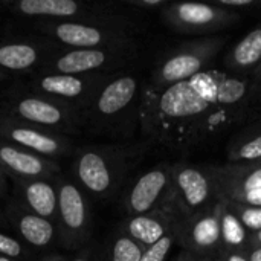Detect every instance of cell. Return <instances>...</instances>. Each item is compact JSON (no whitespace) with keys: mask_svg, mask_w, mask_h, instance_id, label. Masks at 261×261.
I'll list each match as a JSON object with an SVG mask.
<instances>
[{"mask_svg":"<svg viewBox=\"0 0 261 261\" xmlns=\"http://www.w3.org/2000/svg\"><path fill=\"white\" fill-rule=\"evenodd\" d=\"M261 106L251 76L206 69L168 87H142L139 136L150 148L188 151L249 121Z\"/></svg>","mask_w":261,"mask_h":261,"instance_id":"cell-1","label":"cell"},{"mask_svg":"<svg viewBox=\"0 0 261 261\" xmlns=\"http://www.w3.org/2000/svg\"><path fill=\"white\" fill-rule=\"evenodd\" d=\"M142 87L138 73H112L83 113V127L101 136L132 139L139 133Z\"/></svg>","mask_w":261,"mask_h":261,"instance_id":"cell-2","label":"cell"},{"mask_svg":"<svg viewBox=\"0 0 261 261\" xmlns=\"http://www.w3.org/2000/svg\"><path fill=\"white\" fill-rule=\"evenodd\" d=\"M150 147L138 144L83 145L73 154V180L87 196L112 200L124 185L128 171L141 162Z\"/></svg>","mask_w":261,"mask_h":261,"instance_id":"cell-3","label":"cell"},{"mask_svg":"<svg viewBox=\"0 0 261 261\" xmlns=\"http://www.w3.org/2000/svg\"><path fill=\"white\" fill-rule=\"evenodd\" d=\"M0 12H9L17 17L34 18L35 21H86L119 26L139 32L141 26L130 17L109 11L99 5L81 3L76 0H0Z\"/></svg>","mask_w":261,"mask_h":261,"instance_id":"cell-4","label":"cell"},{"mask_svg":"<svg viewBox=\"0 0 261 261\" xmlns=\"http://www.w3.org/2000/svg\"><path fill=\"white\" fill-rule=\"evenodd\" d=\"M32 28L64 49H139L136 32L86 21H34Z\"/></svg>","mask_w":261,"mask_h":261,"instance_id":"cell-5","label":"cell"},{"mask_svg":"<svg viewBox=\"0 0 261 261\" xmlns=\"http://www.w3.org/2000/svg\"><path fill=\"white\" fill-rule=\"evenodd\" d=\"M0 115L61 135L76 133L83 127V115L69 106L23 89L6 93Z\"/></svg>","mask_w":261,"mask_h":261,"instance_id":"cell-6","label":"cell"},{"mask_svg":"<svg viewBox=\"0 0 261 261\" xmlns=\"http://www.w3.org/2000/svg\"><path fill=\"white\" fill-rule=\"evenodd\" d=\"M228 35L200 37L171 47L165 52L156 67L151 70L148 83L156 87H168L182 81H188L203 70L213 58L225 47Z\"/></svg>","mask_w":261,"mask_h":261,"instance_id":"cell-7","label":"cell"},{"mask_svg":"<svg viewBox=\"0 0 261 261\" xmlns=\"http://www.w3.org/2000/svg\"><path fill=\"white\" fill-rule=\"evenodd\" d=\"M58 210L57 229L58 245L64 249H80L92 239L93 219L87 194L72 179L57 176Z\"/></svg>","mask_w":261,"mask_h":261,"instance_id":"cell-8","label":"cell"},{"mask_svg":"<svg viewBox=\"0 0 261 261\" xmlns=\"http://www.w3.org/2000/svg\"><path fill=\"white\" fill-rule=\"evenodd\" d=\"M217 200V188L210 167H199L190 162L171 164L168 205H171L182 219L213 208Z\"/></svg>","mask_w":261,"mask_h":261,"instance_id":"cell-9","label":"cell"},{"mask_svg":"<svg viewBox=\"0 0 261 261\" xmlns=\"http://www.w3.org/2000/svg\"><path fill=\"white\" fill-rule=\"evenodd\" d=\"M110 75L112 73L64 75L34 72L29 73L24 89L69 106L83 115Z\"/></svg>","mask_w":261,"mask_h":261,"instance_id":"cell-10","label":"cell"},{"mask_svg":"<svg viewBox=\"0 0 261 261\" xmlns=\"http://www.w3.org/2000/svg\"><path fill=\"white\" fill-rule=\"evenodd\" d=\"M139 49H58L38 72L64 75L115 73L133 63Z\"/></svg>","mask_w":261,"mask_h":261,"instance_id":"cell-11","label":"cell"},{"mask_svg":"<svg viewBox=\"0 0 261 261\" xmlns=\"http://www.w3.org/2000/svg\"><path fill=\"white\" fill-rule=\"evenodd\" d=\"M161 18L176 32L210 37L239 23L240 14L214 3L176 2L161 11Z\"/></svg>","mask_w":261,"mask_h":261,"instance_id":"cell-12","label":"cell"},{"mask_svg":"<svg viewBox=\"0 0 261 261\" xmlns=\"http://www.w3.org/2000/svg\"><path fill=\"white\" fill-rule=\"evenodd\" d=\"M0 141L28 150L41 158L55 161L69 156L73 144L67 135L40 128L0 115Z\"/></svg>","mask_w":261,"mask_h":261,"instance_id":"cell-13","label":"cell"},{"mask_svg":"<svg viewBox=\"0 0 261 261\" xmlns=\"http://www.w3.org/2000/svg\"><path fill=\"white\" fill-rule=\"evenodd\" d=\"M170 190L171 164L161 162L127 187L121 197V206L128 217L151 213L168 205Z\"/></svg>","mask_w":261,"mask_h":261,"instance_id":"cell-14","label":"cell"},{"mask_svg":"<svg viewBox=\"0 0 261 261\" xmlns=\"http://www.w3.org/2000/svg\"><path fill=\"white\" fill-rule=\"evenodd\" d=\"M177 246L197 258L217 257L222 249L220 202L196 216L182 219L176 228Z\"/></svg>","mask_w":261,"mask_h":261,"instance_id":"cell-15","label":"cell"},{"mask_svg":"<svg viewBox=\"0 0 261 261\" xmlns=\"http://www.w3.org/2000/svg\"><path fill=\"white\" fill-rule=\"evenodd\" d=\"M58 49L61 47L44 37L0 38V69L6 73L38 72Z\"/></svg>","mask_w":261,"mask_h":261,"instance_id":"cell-16","label":"cell"},{"mask_svg":"<svg viewBox=\"0 0 261 261\" xmlns=\"http://www.w3.org/2000/svg\"><path fill=\"white\" fill-rule=\"evenodd\" d=\"M3 211L9 228L17 232L20 242L26 246L47 249L54 246V243H58V229L54 222L28 211L12 199L8 200Z\"/></svg>","mask_w":261,"mask_h":261,"instance_id":"cell-17","label":"cell"},{"mask_svg":"<svg viewBox=\"0 0 261 261\" xmlns=\"http://www.w3.org/2000/svg\"><path fill=\"white\" fill-rule=\"evenodd\" d=\"M0 168L9 179H55L61 168L58 162L0 141Z\"/></svg>","mask_w":261,"mask_h":261,"instance_id":"cell-18","label":"cell"},{"mask_svg":"<svg viewBox=\"0 0 261 261\" xmlns=\"http://www.w3.org/2000/svg\"><path fill=\"white\" fill-rule=\"evenodd\" d=\"M12 200L28 211L55 223L58 188L55 179H11Z\"/></svg>","mask_w":261,"mask_h":261,"instance_id":"cell-19","label":"cell"},{"mask_svg":"<svg viewBox=\"0 0 261 261\" xmlns=\"http://www.w3.org/2000/svg\"><path fill=\"white\" fill-rule=\"evenodd\" d=\"M180 220L182 217L177 214V211L171 205H165L151 213L128 217L121 225V229L133 240L148 248L170 234Z\"/></svg>","mask_w":261,"mask_h":261,"instance_id":"cell-20","label":"cell"},{"mask_svg":"<svg viewBox=\"0 0 261 261\" xmlns=\"http://www.w3.org/2000/svg\"><path fill=\"white\" fill-rule=\"evenodd\" d=\"M214 177L217 197L231 191H248L261 188V162L208 165Z\"/></svg>","mask_w":261,"mask_h":261,"instance_id":"cell-21","label":"cell"},{"mask_svg":"<svg viewBox=\"0 0 261 261\" xmlns=\"http://www.w3.org/2000/svg\"><path fill=\"white\" fill-rule=\"evenodd\" d=\"M261 63V21L249 31L225 57V66L232 75H252Z\"/></svg>","mask_w":261,"mask_h":261,"instance_id":"cell-22","label":"cell"},{"mask_svg":"<svg viewBox=\"0 0 261 261\" xmlns=\"http://www.w3.org/2000/svg\"><path fill=\"white\" fill-rule=\"evenodd\" d=\"M226 147L229 164L261 162V119L236 132Z\"/></svg>","mask_w":261,"mask_h":261,"instance_id":"cell-23","label":"cell"},{"mask_svg":"<svg viewBox=\"0 0 261 261\" xmlns=\"http://www.w3.org/2000/svg\"><path fill=\"white\" fill-rule=\"evenodd\" d=\"M220 202V251H248L251 248V232L245 228L236 213L223 202Z\"/></svg>","mask_w":261,"mask_h":261,"instance_id":"cell-24","label":"cell"},{"mask_svg":"<svg viewBox=\"0 0 261 261\" xmlns=\"http://www.w3.org/2000/svg\"><path fill=\"white\" fill-rule=\"evenodd\" d=\"M145 246L139 242L133 240L122 229L116 231L106 248V254L102 255L104 261H141Z\"/></svg>","mask_w":261,"mask_h":261,"instance_id":"cell-25","label":"cell"},{"mask_svg":"<svg viewBox=\"0 0 261 261\" xmlns=\"http://www.w3.org/2000/svg\"><path fill=\"white\" fill-rule=\"evenodd\" d=\"M223 200L234 213L236 216L240 219V222L245 225V228L254 234L261 231V206H249V205H242V203H236L231 202L228 199H219Z\"/></svg>","mask_w":261,"mask_h":261,"instance_id":"cell-26","label":"cell"},{"mask_svg":"<svg viewBox=\"0 0 261 261\" xmlns=\"http://www.w3.org/2000/svg\"><path fill=\"white\" fill-rule=\"evenodd\" d=\"M177 228V226H176ZM176 228L167 234L164 239H161L158 243L148 246L142 255L141 261H165L167 257L170 255L171 249L174 246H177V232H176Z\"/></svg>","mask_w":261,"mask_h":261,"instance_id":"cell-27","label":"cell"},{"mask_svg":"<svg viewBox=\"0 0 261 261\" xmlns=\"http://www.w3.org/2000/svg\"><path fill=\"white\" fill-rule=\"evenodd\" d=\"M0 255L2 257H9L14 260H21L31 255L29 249L20 239H15L11 234H5L0 231Z\"/></svg>","mask_w":261,"mask_h":261,"instance_id":"cell-28","label":"cell"},{"mask_svg":"<svg viewBox=\"0 0 261 261\" xmlns=\"http://www.w3.org/2000/svg\"><path fill=\"white\" fill-rule=\"evenodd\" d=\"M219 199H228L231 202L249 205V206H261V188L248 190V191H231L219 196Z\"/></svg>","mask_w":261,"mask_h":261,"instance_id":"cell-29","label":"cell"},{"mask_svg":"<svg viewBox=\"0 0 261 261\" xmlns=\"http://www.w3.org/2000/svg\"><path fill=\"white\" fill-rule=\"evenodd\" d=\"M217 6L231 9L237 14L248 12V11H260L261 0H214L213 2Z\"/></svg>","mask_w":261,"mask_h":261,"instance_id":"cell-30","label":"cell"},{"mask_svg":"<svg viewBox=\"0 0 261 261\" xmlns=\"http://www.w3.org/2000/svg\"><path fill=\"white\" fill-rule=\"evenodd\" d=\"M127 6L135 8V9H142V11H162L170 2L168 0H125L124 2Z\"/></svg>","mask_w":261,"mask_h":261,"instance_id":"cell-31","label":"cell"},{"mask_svg":"<svg viewBox=\"0 0 261 261\" xmlns=\"http://www.w3.org/2000/svg\"><path fill=\"white\" fill-rule=\"evenodd\" d=\"M69 261H104L102 255H98V252H95V249L92 246H86L83 248L73 258Z\"/></svg>","mask_w":261,"mask_h":261,"instance_id":"cell-32","label":"cell"},{"mask_svg":"<svg viewBox=\"0 0 261 261\" xmlns=\"http://www.w3.org/2000/svg\"><path fill=\"white\" fill-rule=\"evenodd\" d=\"M217 257L223 261H249L248 252L245 251H220Z\"/></svg>","mask_w":261,"mask_h":261,"instance_id":"cell-33","label":"cell"},{"mask_svg":"<svg viewBox=\"0 0 261 261\" xmlns=\"http://www.w3.org/2000/svg\"><path fill=\"white\" fill-rule=\"evenodd\" d=\"M11 179L8 177V174L0 168V200L6 199L9 191H11Z\"/></svg>","mask_w":261,"mask_h":261,"instance_id":"cell-34","label":"cell"},{"mask_svg":"<svg viewBox=\"0 0 261 261\" xmlns=\"http://www.w3.org/2000/svg\"><path fill=\"white\" fill-rule=\"evenodd\" d=\"M246 252H248L249 261H261V246H258V248H249Z\"/></svg>","mask_w":261,"mask_h":261,"instance_id":"cell-35","label":"cell"},{"mask_svg":"<svg viewBox=\"0 0 261 261\" xmlns=\"http://www.w3.org/2000/svg\"><path fill=\"white\" fill-rule=\"evenodd\" d=\"M174 261H199V258L194 257V255H191V254H188V252H185V251H182V252L176 257V260Z\"/></svg>","mask_w":261,"mask_h":261,"instance_id":"cell-36","label":"cell"},{"mask_svg":"<svg viewBox=\"0 0 261 261\" xmlns=\"http://www.w3.org/2000/svg\"><path fill=\"white\" fill-rule=\"evenodd\" d=\"M261 246V231L251 234V248H258Z\"/></svg>","mask_w":261,"mask_h":261,"instance_id":"cell-37","label":"cell"},{"mask_svg":"<svg viewBox=\"0 0 261 261\" xmlns=\"http://www.w3.org/2000/svg\"><path fill=\"white\" fill-rule=\"evenodd\" d=\"M251 78H252V80H254V81H255L257 84H260V86H261V63L258 64V67H257V69L254 70V73L251 75Z\"/></svg>","mask_w":261,"mask_h":261,"instance_id":"cell-38","label":"cell"},{"mask_svg":"<svg viewBox=\"0 0 261 261\" xmlns=\"http://www.w3.org/2000/svg\"><path fill=\"white\" fill-rule=\"evenodd\" d=\"M0 228H9L8 220H6V217H5V211H3V208H0Z\"/></svg>","mask_w":261,"mask_h":261,"instance_id":"cell-39","label":"cell"},{"mask_svg":"<svg viewBox=\"0 0 261 261\" xmlns=\"http://www.w3.org/2000/svg\"><path fill=\"white\" fill-rule=\"evenodd\" d=\"M43 261H69V258L64 257V255H50V257L44 258Z\"/></svg>","mask_w":261,"mask_h":261,"instance_id":"cell-40","label":"cell"},{"mask_svg":"<svg viewBox=\"0 0 261 261\" xmlns=\"http://www.w3.org/2000/svg\"><path fill=\"white\" fill-rule=\"evenodd\" d=\"M8 75H9V73H6L5 70H2V69H0V81L6 80V78H8Z\"/></svg>","mask_w":261,"mask_h":261,"instance_id":"cell-41","label":"cell"},{"mask_svg":"<svg viewBox=\"0 0 261 261\" xmlns=\"http://www.w3.org/2000/svg\"><path fill=\"white\" fill-rule=\"evenodd\" d=\"M0 261H18V260H14V258H9V257H2V255H0Z\"/></svg>","mask_w":261,"mask_h":261,"instance_id":"cell-42","label":"cell"},{"mask_svg":"<svg viewBox=\"0 0 261 261\" xmlns=\"http://www.w3.org/2000/svg\"><path fill=\"white\" fill-rule=\"evenodd\" d=\"M211 261H223L220 257H213V258H210Z\"/></svg>","mask_w":261,"mask_h":261,"instance_id":"cell-43","label":"cell"},{"mask_svg":"<svg viewBox=\"0 0 261 261\" xmlns=\"http://www.w3.org/2000/svg\"><path fill=\"white\" fill-rule=\"evenodd\" d=\"M199 261H208L206 258H199Z\"/></svg>","mask_w":261,"mask_h":261,"instance_id":"cell-44","label":"cell"},{"mask_svg":"<svg viewBox=\"0 0 261 261\" xmlns=\"http://www.w3.org/2000/svg\"><path fill=\"white\" fill-rule=\"evenodd\" d=\"M206 260H208V261H211V260H210V258H206Z\"/></svg>","mask_w":261,"mask_h":261,"instance_id":"cell-45","label":"cell"}]
</instances>
